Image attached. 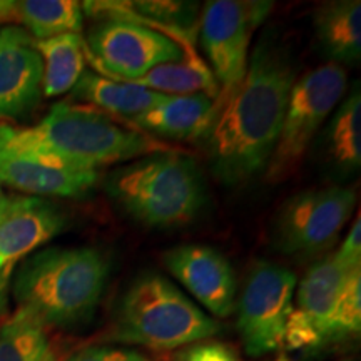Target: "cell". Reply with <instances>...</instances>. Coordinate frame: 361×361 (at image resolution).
<instances>
[{
    "mask_svg": "<svg viewBox=\"0 0 361 361\" xmlns=\"http://www.w3.org/2000/svg\"><path fill=\"white\" fill-rule=\"evenodd\" d=\"M296 71L288 51L264 39L247 61L245 78L218 96V114L206 135L211 171L226 186L264 173L276 147Z\"/></svg>",
    "mask_w": 361,
    "mask_h": 361,
    "instance_id": "cell-1",
    "label": "cell"
},
{
    "mask_svg": "<svg viewBox=\"0 0 361 361\" xmlns=\"http://www.w3.org/2000/svg\"><path fill=\"white\" fill-rule=\"evenodd\" d=\"M0 139L40 159L78 171L154 154H186L184 149L134 128H123L109 116L78 102H59L37 126L29 129L0 124Z\"/></svg>",
    "mask_w": 361,
    "mask_h": 361,
    "instance_id": "cell-2",
    "label": "cell"
},
{
    "mask_svg": "<svg viewBox=\"0 0 361 361\" xmlns=\"http://www.w3.org/2000/svg\"><path fill=\"white\" fill-rule=\"evenodd\" d=\"M109 278V259L96 247H47L17 269V310L42 326L78 328L96 313Z\"/></svg>",
    "mask_w": 361,
    "mask_h": 361,
    "instance_id": "cell-3",
    "label": "cell"
},
{
    "mask_svg": "<svg viewBox=\"0 0 361 361\" xmlns=\"http://www.w3.org/2000/svg\"><path fill=\"white\" fill-rule=\"evenodd\" d=\"M112 201L149 228H180L204 209L206 184L184 154H154L130 161L104 179Z\"/></svg>",
    "mask_w": 361,
    "mask_h": 361,
    "instance_id": "cell-4",
    "label": "cell"
},
{
    "mask_svg": "<svg viewBox=\"0 0 361 361\" xmlns=\"http://www.w3.org/2000/svg\"><path fill=\"white\" fill-rule=\"evenodd\" d=\"M219 323L197 308L169 279L144 273L121 298L107 340L166 351L219 333Z\"/></svg>",
    "mask_w": 361,
    "mask_h": 361,
    "instance_id": "cell-5",
    "label": "cell"
},
{
    "mask_svg": "<svg viewBox=\"0 0 361 361\" xmlns=\"http://www.w3.org/2000/svg\"><path fill=\"white\" fill-rule=\"evenodd\" d=\"M360 329L361 266H348L329 255L296 284L284 348H326L358 336Z\"/></svg>",
    "mask_w": 361,
    "mask_h": 361,
    "instance_id": "cell-6",
    "label": "cell"
},
{
    "mask_svg": "<svg viewBox=\"0 0 361 361\" xmlns=\"http://www.w3.org/2000/svg\"><path fill=\"white\" fill-rule=\"evenodd\" d=\"M345 90L346 72L333 62L295 80L276 147L264 171L268 183H284L296 173Z\"/></svg>",
    "mask_w": 361,
    "mask_h": 361,
    "instance_id": "cell-7",
    "label": "cell"
},
{
    "mask_svg": "<svg viewBox=\"0 0 361 361\" xmlns=\"http://www.w3.org/2000/svg\"><path fill=\"white\" fill-rule=\"evenodd\" d=\"M84 44L85 61L102 78L117 82H133L157 66L180 61L192 49L146 24L112 13L90 27Z\"/></svg>",
    "mask_w": 361,
    "mask_h": 361,
    "instance_id": "cell-8",
    "label": "cell"
},
{
    "mask_svg": "<svg viewBox=\"0 0 361 361\" xmlns=\"http://www.w3.org/2000/svg\"><path fill=\"white\" fill-rule=\"evenodd\" d=\"M355 204V189L338 184L296 194L274 216V247L284 255L305 256L326 250L351 218Z\"/></svg>",
    "mask_w": 361,
    "mask_h": 361,
    "instance_id": "cell-9",
    "label": "cell"
},
{
    "mask_svg": "<svg viewBox=\"0 0 361 361\" xmlns=\"http://www.w3.org/2000/svg\"><path fill=\"white\" fill-rule=\"evenodd\" d=\"M296 284V274L284 266L268 261L252 266L238 303V329L247 355L284 348Z\"/></svg>",
    "mask_w": 361,
    "mask_h": 361,
    "instance_id": "cell-10",
    "label": "cell"
},
{
    "mask_svg": "<svg viewBox=\"0 0 361 361\" xmlns=\"http://www.w3.org/2000/svg\"><path fill=\"white\" fill-rule=\"evenodd\" d=\"M271 8L273 2L251 0H213L204 6L201 44L219 84V96L231 92L245 78L252 34Z\"/></svg>",
    "mask_w": 361,
    "mask_h": 361,
    "instance_id": "cell-11",
    "label": "cell"
},
{
    "mask_svg": "<svg viewBox=\"0 0 361 361\" xmlns=\"http://www.w3.org/2000/svg\"><path fill=\"white\" fill-rule=\"evenodd\" d=\"M166 268L200 303L218 318L234 310L236 276L231 263L218 250L204 245L176 246L162 255Z\"/></svg>",
    "mask_w": 361,
    "mask_h": 361,
    "instance_id": "cell-12",
    "label": "cell"
},
{
    "mask_svg": "<svg viewBox=\"0 0 361 361\" xmlns=\"http://www.w3.org/2000/svg\"><path fill=\"white\" fill-rule=\"evenodd\" d=\"M44 62L35 39L17 25L0 30V119H20L42 97Z\"/></svg>",
    "mask_w": 361,
    "mask_h": 361,
    "instance_id": "cell-13",
    "label": "cell"
},
{
    "mask_svg": "<svg viewBox=\"0 0 361 361\" xmlns=\"http://www.w3.org/2000/svg\"><path fill=\"white\" fill-rule=\"evenodd\" d=\"M64 228V213L44 197L0 196V269L51 241Z\"/></svg>",
    "mask_w": 361,
    "mask_h": 361,
    "instance_id": "cell-14",
    "label": "cell"
},
{
    "mask_svg": "<svg viewBox=\"0 0 361 361\" xmlns=\"http://www.w3.org/2000/svg\"><path fill=\"white\" fill-rule=\"evenodd\" d=\"M97 180V171L64 168L0 139V184L37 197H79L96 186Z\"/></svg>",
    "mask_w": 361,
    "mask_h": 361,
    "instance_id": "cell-15",
    "label": "cell"
},
{
    "mask_svg": "<svg viewBox=\"0 0 361 361\" xmlns=\"http://www.w3.org/2000/svg\"><path fill=\"white\" fill-rule=\"evenodd\" d=\"M316 154L323 168L338 179L358 174L361 168V92L351 87L316 135Z\"/></svg>",
    "mask_w": 361,
    "mask_h": 361,
    "instance_id": "cell-16",
    "label": "cell"
},
{
    "mask_svg": "<svg viewBox=\"0 0 361 361\" xmlns=\"http://www.w3.org/2000/svg\"><path fill=\"white\" fill-rule=\"evenodd\" d=\"M218 114V102L206 94L171 96L154 109L129 119L130 128L171 141L206 139Z\"/></svg>",
    "mask_w": 361,
    "mask_h": 361,
    "instance_id": "cell-17",
    "label": "cell"
},
{
    "mask_svg": "<svg viewBox=\"0 0 361 361\" xmlns=\"http://www.w3.org/2000/svg\"><path fill=\"white\" fill-rule=\"evenodd\" d=\"M314 37L324 57L338 66H358L361 59V4L338 0L323 4L313 17Z\"/></svg>",
    "mask_w": 361,
    "mask_h": 361,
    "instance_id": "cell-18",
    "label": "cell"
},
{
    "mask_svg": "<svg viewBox=\"0 0 361 361\" xmlns=\"http://www.w3.org/2000/svg\"><path fill=\"white\" fill-rule=\"evenodd\" d=\"M169 97L139 85L102 78L96 72H84L67 101H79L104 114L123 116L129 121L161 106Z\"/></svg>",
    "mask_w": 361,
    "mask_h": 361,
    "instance_id": "cell-19",
    "label": "cell"
},
{
    "mask_svg": "<svg viewBox=\"0 0 361 361\" xmlns=\"http://www.w3.org/2000/svg\"><path fill=\"white\" fill-rule=\"evenodd\" d=\"M0 22H19L35 40L80 34L82 4L75 0H13L0 2Z\"/></svg>",
    "mask_w": 361,
    "mask_h": 361,
    "instance_id": "cell-20",
    "label": "cell"
},
{
    "mask_svg": "<svg viewBox=\"0 0 361 361\" xmlns=\"http://www.w3.org/2000/svg\"><path fill=\"white\" fill-rule=\"evenodd\" d=\"M134 85L154 90L164 96H191V94H206L211 99H218L219 84L213 72L192 49H189L184 59L171 64L157 66L142 78L133 80Z\"/></svg>",
    "mask_w": 361,
    "mask_h": 361,
    "instance_id": "cell-21",
    "label": "cell"
},
{
    "mask_svg": "<svg viewBox=\"0 0 361 361\" xmlns=\"http://www.w3.org/2000/svg\"><path fill=\"white\" fill-rule=\"evenodd\" d=\"M35 47L44 62L42 96L57 97L69 92L84 74L85 44L80 34L35 40Z\"/></svg>",
    "mask_w": 361,
    "mask_h": 361,
    "instance_id": "cell-22",
    "label": "cell"
},
{
    "mask_svg": "<svg viewBox=\"0 0 361 361\" xmlns=\"http://www.w3.org/2000/svg\"><path fill=\"white\" fill-rule=\"evenodd\" d=\"M0 361H56L45 326L17 310L0 326Z\"/></svg>",
    "mask_w": 361,
    "mask_h": 361,
    "instance_id": "cell-23",
    "label": "cell"
},
{
    "mask_svg": "<svg viewBox=\"0 0 361 361\" xmlns=\"http://www.w3.org/2000/svg\"><path fill=\"white\" fill-rule=\"evenodd\" d=\"M66 361H149V358L137 350L94 345L75 351Z\"/></svg>",
    "mask_w": 361,
    "mask_h": 361,
    "instance_id": "cell-24",
    "label": "cell"
},
{
    "mask_svg": "<svg viewBox=\"0 0 361 361\" xmlns=\"http://www.w3.org/2000/svg\"><path fill=\"white\" fill-rule=\"evenodd\" d=\"M178 361H239L229 346L218 341L194 343L179 355Z\"/></svg>",
    "mask_w": 361,
    "mask_h": 361,
    "instance_id": "cell-25",
    "label": "cell"
},
{
    "mask_svg": "<svg viewBox=\"0 0 361 361\" xmlns=\"http://www.w3.org/2000/svg\"><path fill=\"white\" fill-rule=\"evenodd\" d=\"M338 261L348 266H361V221L360 213H356L355 223L351 224V229L345 241L341 243V247L336 252H333Z\"/></svg>",
    "mask_w": 361,
    "mask_h": 361,
    "instance_id": "cell-26",
    "label": "cell"
},
{
    "mask_svg": "<svg viewBox=\"0 0 361 361\" xmlns=\"http://www.w3.org/2000/svg\"><path fill=\"white\" fill-rule=\"evenodd\" d=\"M276 361H293L291 358H288V356H284V355H281V356H278V360Z\"/></svg>",
    "mask_w": 361,
    "mask_h": 361,
    "instance_id": "cell-27",
    "label": "cell"
},
{
    "mask_svg": "<svg viewBox=\"0 0 361 361\" xmlns=\"http://www.w3.org/2000/svg\"><path fill=\"white\" fill-rule=\"evenodd\" d=\"M0 196H2V184H0Z\"/></svg>",
    "mask_w": 361,
    "mask_h": 361,
    "instance_id": "cell-28",
    "label": "cell"
}]
</instances>
